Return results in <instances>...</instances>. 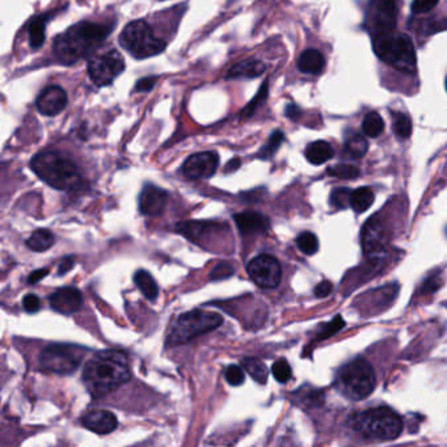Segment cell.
<instances>
[{
	"label": "cell",
	"mask_w": 447,
	"mask_h": 447,
	"mask_svg": "<svg viewBox=\"0 0 447 447\" xmlns=\"http://www.w3.org/2000/svg\"><path fill=\"white\" fill-rule=\"evenodd\" d=\"M131 376L128 358L122 351H104L96 353L83 370V382L94 397L110 394Z\"/></svg>",
	"instance_id": "cell-1"
},
{
	"label": "cell",
	"mask_w": 447,
	"mask_h": 447,
	"mask_svg": "<svg viewBox=\"0 0 447 447\" xmlns=\"http://www.w3.org/2000/svg\"><path fill=\"white\" fill-rule=\"evenodd\" d=\"M113 29L112 25L82 22L59 34L54 41V54L61 64H74L95 53Z\"/></svg>",
	"instance_id": "cell-2"
},
{
	"label": "cell",
	"mask_w": 447,
	"mask_h": 447,
	"mask_svg": "<svg viewBox=\"0 0 447 447\" xmlns=\"http://www.w3.org/2000/svg\"><path fill=\"white\" fill-rule=\"evenodd\" d=\"M31 168L43 182L58 191H74L85 182L74 161L57 151L37 154L31 161Z\"/></svg>",
	"instance_id": "cell-3"
},
{
	"label": "cell",
	"mask_w": 447,
	"mask_h": 447,
	"mask_svg": "<svg viewBox=\"0 0 447 447\" xmlns=\"http://www.w3.org/2000/svg\"><path fill=\"white\" fill-rule=\"evenodd\" d=\"M354 427L363 436L391 441L402 434L403 420L388 406L367 409L354 418Z\"/></svg>",
	"instance_id": "cell-4"
},
{
	"label": "cell",
	"mask_w": 447,
	"mask_h": 447,
	"mask_svg": "<svg viewBox=\"0 0 447 447\" xmlns=\"http://www.w3.org/2000/svg\"><path fill=\"white\" fill-rule=\"evenodd\" d=\"M337 387L351 400H363L376 386L373 366L365 358H356L344 365L337 374Z\"/></svg>",
	"instance_id": "cell-5"
},
{
	"label": "cell",
	"mask_w": 447,
	"mask_h": 447,
	"mask_svg": "<svg viewBox=\"0 0 447 447\" xmlns=\"http://www.w3.org/2000/svg\"><path fill=\"white\" fill-rule=\"evenodd\" d=\"M374 52L386 64L394 66L402 73L412 74L416 70L415 47L406 36H394L393 33L375 36Z\"/></svg>",
	"instance_id": "cell-6"
},
{
	"label": "cell",
	"mask_w": 447,
	"mask_h": 447,
	"mask_svg": "<svg viewBox=\"0 0 447 447\" xmlns=\"http://www.w3.org/2000/svg\"><path fill=\"white\" fill-rule=\"evenodd\" d=\"M222 323H224V318L217 312L203 311V309L189 311L186 314H182V316H179V319L176 320V323L173 324L168 336V344L170 345L186 344L207 332L217 330L219 325H222Z\"/></svg>",
	"instance_id": "cell-7"
},
{
	"label": "cell",
	"mask_w": 447,
	"mask_h": 447,
	"mask_svg": "<svg viewBox=\"0 0 447 447\" xmlns=\"http://www.w3.org/2000/svg\"><path fill=\"white\" fill-rule=\"evenodd\" d=\"M121 46L137 59H146L164 52L167 43L155 36L149 22H131L119 36Z\"/></svg>",
	"instance_id": "cell-8"
},
{
	"label": "cell",
	"mask_w": 447,
	"mask_h": 447,
	"mask_svg": "<svg viewBox=\"0 0 447 447\" xmlns=\"http://www.w3.org/2000/svg\"><path fill=\"white\" fill-rule=\"evenodd\" d=\"M87 349L73 344H52L40 354V366L46 373L70 375L83 362Z\"/></svg>",
	"instance_id": "cell-9"
},
{
	"label": "cell",
	"mask_w": 447,
	"mask_h": 447,
	"mask_svg": "<svg viewBox=\"0 0 447 447\" xmlns=\"http://www.w3.org/2000/svg\"><path fill=\"white\" fill-rule=\"evenodd\" d=\"M125 67L124 57L117 50H109L89 61L88 75L97 87H107L125 71Z\"/></svg>",
	"instance_id": "cell-10"
},
{
	"label": "cell",
	"mask_w": 447,
	"mask_h": 447,
	"mask_svg": "<svg viewBox=\"0 0 447 447\" xmlns=\"http://www.w3.org/2000/svg\"><path fill=\"white\" fill-rule=\"evenodd\" d=\"M397 0H372L366 13V27L375 36L391 33L396 27Z\"/></svg>",
	"instance_id": "cell-11"
},
{
	"label": "cell",
	"mask_w": 447,
	"mask_h": 447,
	"mask_svg": "<svg viewBox=\"0 0 447 447\" xmlns=\"http://www.w3.org/2000/svg\"><path fill=\"white\" fill-rule=\"evenodd\" d=\"M247 272L256 285L263 288H277L282 277V269L277 258L270 255L255 257L247 266Z\"/></svg>",
	"instance_id": "cell-12"
},
{
	"label": "cell",
	"mask_w": 447,
	"mask_h": 447,
	"mask_svg": "<svg viewBox=\"0 0 447 447\" xmlns=\"http://www.w3.org/2000/svg\"><path fill=\"white\" fill-rule=\"evenodd\" d=\"M362 248L365 255L376 260L383 255L388 244V233L383 221L375 215L370 218L362 228Z\"/></svg>",
	"instance_id": "cell-13"
},
{
	"label": "cell",
	"mask_w": 447,
	"mask_h": 447,
	"mask_svg": "<svg viewBox=\"0 0 447 447\" xmlns=\"http://www.w3.org/2000/svg\"><path fill=\"white\" fill-rule=\"evenodd\" d=\"M219 164V156L214 151L198 152L189 156L182 164V173L192 180L212 177Z\"/></svg>",
	"instance_id": "cell-14"
},
{
	"label": "cell",
	"mask_w": 447,
	"mask_h": 447,
	"mask_svg": "<svg viewBox=\"0 0 447 447\" xmlns=\"http://www.w3.org/2000/svg\"><path fill=\"white\" fill-rule=\"evenodd\" d=\"M168 201V192L155 186L152 184H147L143 186L139 194V210L140 213L149 217H159L164 212L166 205Z\"/></svg>",
	"instance_id": "cell-15"
},
{
	"label": "cell",
	"mask_w": 447,
	"mask_h": 447,
	"mask_svg": "<svg viewBox=\"0 0 447 447\" xmlns=\"http://www.w3.org/2000/svg\"><path fill=\"white\" fill-rule=\"evenodd\" d=\"M67 103L68 98L64 88H61L59 85H49L40 94V96L37 97L36 104L41 115L54 117L64 110Z\"/></svg>",
	"instance_id": "cell-16"
},
{
	"label": "cell",
	"mask_w": 447,
	"mask_h": 447,
	"mask_svg": "<svg viewBox=\"0 0 447 447\" xmlns=\"http://www.w3.org/2000/svg\"><path fill=\"white\" fill-rule=\"evenodd\" d=\"M52 309L64 315H71L78 312L83 306V295L80 290L71 286L58 288L49 297Z\"/></svg>",
	"instance_id": "cell-17"
},
{
	"label": "cell",
	"mask_w": 447,
	"mask_h": 447,
	"mask_svg": "<svg viewBox=\"0 0 447 447\" xmlns=\"http://www.w3.org/2000/svg\"><path fill=\"white\" fill-rule=\"evenodd\" d=\"M82 423L88 430L100 434V436L115 432L118 425L116 415L109 411H104V409H95V411L85 413L82 418Z\"/></svg>",
	"instance_id": "cell-18"
},
{
	"label": "cell",
	"mask_w": 447,
	"mask_h": 447,
	"mask_svg": "<svg viewBox=\"0 0 447 447\" xmlns=\"http://www.w3.org/2000/svg\"><path fill=\"white\" fill-rule=\"evenodd\" d=\"M235 224L240 234H264L269 228V221L265 215L257 212H243L234 215Z\"/></svg>",
	"instance_id": "cell-19"
},
{
	"label": "cell",
	"mask_w": 447,
	"mask_h": 447,
	"mask_svg": "<svg viewBox=\"0 0 447 447\" xmlns=\"http://www.w3.org/2000/svg\"><path fill=\"white\" fill-rule=\"evenodd\" d=\"M266 66L261 61L247 59L233 66L227 73L226 79H255L265 73Z\"/></svg>",
	"instance_id": "cell-20"
},
{
	"label": "cell",
	"mask_w": 447,
	"mask_h": 447,
	"mask_svg": "<svg viewBox=\"0 0 447 447\" xmlns=\"http://www.w3.org/2000/svg\"><path fill=\"white\" fill-rule=\"evenodd\" d=\"M325 66L324 55L316 49L305 50L299 57L298 68L303 74H320Z\"/></svg>",
	"instance_id": "cell-21"
},
{
	"label": "cell",
	"mask_w": 447,
	"mask_h": 447,
	"mask_svg": "<svg viewBox=\"0 0 447 447\" xmlns=\"http://www.w3.org/2000/svg\"><path fill=\"white\" fill-rule=\"evenodd\" d=\"M335 155V149L325 140H316L311 143L306 149V158L311 164L320 166L332 159Z\"/></svg>",
	"instance_id": "cell-22"
},
{
	"label": "cell",
	"mask_w": 447,
	"mask_h": 447,
	"mask_svg": "<svg viewBox=\"0 0 447 447\" xmlns=\"http://www.w3.org/2000/svg\"><path fill=\"white\" fill-rule=\"evenodd\" d=\"M49 15H38L29 24V43L32 49H40L46 38V24Z\"/></svg>",
	"instance_id": "cell-23"
},
{
	"label": "cell",
	"mask_w": 447,
	"mask_h": 447,
	"mask_svg": "<svg viewBox=\"0 0 447 447\" xmlns=\"http://www.w3.org/2000/svg\"><path fill=\"white\" fill-rule=\"evenodd\" d=\"M134 282L138 286L139 290L142 291V294L149 300H155L158 298V295H159L158 284L147 270L139 269L138 272L134 274Z\"/></svg>",
	"instance_id": "cell-24"
},
{
	"label": "cell",
	"mask_w": 447,
	"mask_h": 447,
	"mask_svg": "<svg viewBox=\"0 0 447 447\" xmlns=\"http://www.w3.org/2000/svg\"><path fill=\"white\" fill-rule=\"evenodd\" d=\"M54 243H55V236L50 230H46V228L34 231L27 240L28 248L34 252H45L50 249Z\"/></svg>",
	"instance_id": "cell-25"
},
{
	"label": "cell",
	"mask_w": 447,
	"mask_h": 447,
	"mask_svg": "<svg viewBox=\"0 0 447 447\" xmlns=\"http://www.w3.org/2000/svg\"><path fill=\"white\" fill-rule=\"evenodd\" d=\"M375 201L373 189L363 186L351 192V207L356 213H365Z\"/></svg>",
	"instance_id": "cell-26"
},
{
	"label": "cell",
	"mask_w": 447,
	"mask_h": 447,
	"mask_svg": "<svg viewBox=\"0 0 447 447\" xmlns=\"http://www.w3.org/2000/svg\"><path fill=\"white\" fill-rule=\"evenodd\" d=\"M345 149L353 159H361L369 149V143L362 134L353 133L345 140Z\"/></svg>",
	"instance_id": "cell-27"
},
{
	"label": "cell",
	"mask_w": 447,
	"mask_h": 447,
	"mask_svg": "<svg viewBox=\"0 0 447 447\" xmlns=\"http://www.w3.org/2000/svg\"><path fill=\"white\" fill-rule=\"evenodd\" d=\"M245 372L252 376L257 383L265 384L268 381V369L265 363L257 358H244L242 361Z\"/></svg>",
	"instance_id": "cell-28"
},
{
	"label": "cell",
	"mask_w": 447,
	"mask_h": 447,
	"mask_svg": "<svg viewBox=\"0 0 447 447\" xmlns=\"http://www.w3.org/2000/svg\"><path fill=\"white\" fill-rule=\"evenodd\" d=\"M362 130L365 135L370 138L379 137L384 130L383 118L381 117L379 113L376 112H370L363 119Z\"/></svg>",
	"instance_id": "cell-29"
},
{
	"label": "cell",
	"mask_w": 447,
	"mask_h": 447,
	"mask_svg": "<svg viewBox=\"0 0 447 447\" xmlns=\"http://www.w3.org/2000/svg\"><path fill=\"white\" fill-rule=\"evenodd\" d=\"M297 245L299 251L305 255H315L319 251V240L316 235L309 231H305L297 237Z\"/></svg>",
	"instance_id": "cell-30"
},
{
	"label": "cell",
	"mask_w": 447,
	"mask_h": 447,
	"mask_svg": "<svg viewBox=\"0 0 447 447\" xmlns=\"http://www.w3.org/2000/svg\"><path fill=\"white\" fill-rule=\"evenodd\" d=\"M284 140H285V134H284L282 131H279V130H276V131L270 135V138L268 140L265 146L258 151L257 156H258L260 159L264 160L272 158V156L277 152V149H279V146L282 145Z\"/></svg>",
	"instance_id": "cell-31"
},
{
	"label": "cell",
	"mask_w": 447,
	"mask_h": 447,
	"mask_svg": "<svg viewBox=\"0 0 447 447\" xmlns=\"http://www.w3.org/2000/svg\"><path fill=\"white\" fill-rule=\"evenodd\" d=\"M327 172L332 177H336V179H340V180L357 179L360 176V173H361L356 166H351V164H336V166L328 168Z\"/></svg>",
	"instance_id": "cell-32"
},
{
	"label": "cell",
	"mask_w": 447,
	"mask_h": 447,
	"mask_svg": "<svg viewBox=\"0 0 447 447\" xmlns=\"http://www.w3.org/2000/svg\"><path fill=\"white\" fill-rule=\"evenodd\" d=\"M269 85V82L265 80L264 85H261L260 91L257 92V95L254 97V100L245 107L243 113H242L244 117H252L256 110L265 103L268 95H269V85Z\"/></svg>",
	"instance_id": "cell-33"
},
{
	"label": "cell",
	"mask_w": 447,
	"mask_h": 447,
	"mask_svg": "<svg viewBox=\"0 0 447 447\" xmlns=\"http://www.w3.org/2000/svg\"><path fill=\"white\" fill-rule=\"evenodd\" d=\"M395 134L400 139H408L412 134V122L404 113H396L394 117Z\"/></svg>",
	"instance_id": "cell-34"
},
{
	"label": "cell",
	"mask_w": 447,
	"mask_h": 447,
	"mask_svg": "<svg viewBox=\"0 0 447 447\" xmlns=\"http://www.w3.org/2000/svg\"><path fill=\"white\" fill-rule=\"evenodd\" d=\"M272 374L274 376V379L279 382V383H286L291 376H293V372H291V367L288 365V361L285 358H281L277 360L276 362L273 363L272 366Z\"/></svg>",
	"instance_id": "cell-35"
},
{
	"label": "cell",
	"mask_w": 447,
	"mask_h": 447,
	"mask_svg": "<svg viewBox=\"0 0 447 447\" xmlns=\"http://www.w3.org/2000/svg\"><path fill=\"white\" fill-rule=\"evenodd\" d=\"M351 191L349 188H337L330 194V203L337 209L351 206Z\"/></svg>",
	"instance_id": "cell-36"
},
{
	"label": "cell",
	"mask_w": 447,
	"mask_h": 447,
	"mask_svg": "<svg viewBox=\"0 0 447 447\" xmlns=\"http://www.w3.org/2000/svg\"><path fill=\"white\" fill-rule=\"evenodd\" d=\"M344 327H345V321H344L341 315H337L332 321L323 325V328H321L319 335H318V340L328 339L330 336L336 335V333H337L339 330H342Z\"/></svg>",
	"instance_id": "cell-37"
},
{
	"label": "cell",
	"mask_w": 447,
	"mask_h": 447,
	"mask_svg": "<svg viewBox=\"0 0 447 447\" xmlns=\"http://www.w3.org/2000/svg\"><path fill=\"white\" fill-rule=\"evenodd\" d=\"M224 376H226L227 383L231 384V386H235V387H236V386H240L242 383H244V370H243L240 366H237V365H231V366H228V367L226 369Z\"/></svg>",
	"instance_id": "cell-38"
},
{
	"label": "cell",
	"mask_w": 447,
	"mask_h": 447,
	"mask_svg": "<svg viewBox=\"0 0 447 447\" xmlns=\"http://www.w3.org/2000/svg\"><path fill=\"white\" fill-rule=\"evenodd\" d=\"M234 266L227 264V263H221L219 265L215 266L210 274V278L213 281H218V279H224V278H228L230 276L234 274Z\"/></svg>",
	"instance_id": "cell-39"
},
{
	"label": "cell",
	"mask_w": 447,
	"mask_h": 447,
	"mask_svg": "<svg viewBox=\"0 0 447 447\" xmlns=\"http://www.w3.org/2000/svg\"><path fill=\"white\" fill-rule=\"evenodd\" d=\"M442 285H444L442 277L438 276V274H434L432 277L426 278L424 285L421 286L420 290L424 294H432V293H436L439 288H442Z\"/></svg>",
	"instance_id": "cell-40"
},
{
	"label": "cell",
	"mask_w": 447,
	"mask_h": 447,
	"mask_svg": "<svg viewBox=\"0 0 447 447\" xmlns=\"http://www.w3.org/2000/svg\"><path fill=\"white\" fill-rule=\"evenodd\" d=\"M439 0H413L412 11L415 13H425L432 11Z\"/></svg>",
	"instance_id": "cell-41"
},
{
	"label": "cell",
	"mask_w": 447,
	"mask_h": 447,
	"mask_svg": "<svg viewBox=\"0 0 447 447\" xmlns=\"http://www.w3.org/2000/svg\"><path fill=\"white\" fill-rule=\"evenodd\" d=\"M22 307H24V309H25L27 312H29V314L37 312V311L40 309V307H41L40 298H38L36 294H28V295H25L24 299H22Z\"/></svg>",
	"instance_id": "cell-42"
},
{
	"label": "cell",
	"mask_w": 447,
	"mask_h": 447,
	"mask_svg": "<svg viewBox=\"0 0 447 447\" xmlns=\"http://www.w3.org/2000/svg\"><path fill=\"white\" fill-rule=\"evenodd\" d=\"M158 82V78L156 76H147V78H142L139 79L135 85V89L138 92H149L154 87L155 83Z\"/></svg>",
	"instance_id": "cell-43"
},
{
	"label": "cell",
	"mask_w": 447,
	"mask_h": 447,
	"mask_svg": "<svg viewBox=\"0 0 447 447\" xmlns=\"http://www.w3.org/2000/svg\"><path fill=\"white\" fill-rule=\"evenodd\" d=\"M332 288H333V285L330 284V281H321L319 285H316L314 288V294L316 298H327L332 293Z\"/></svg>",
	"instance_id": "cell-44"
},
{
	"label": "cell",
	"mask_w": 447,
	"mask_h": 447,
	"mask_svg": "<svg viewBox=\"0 0 447 447\" xmlns=\"http://www.w3.org/2000/svg\"><path fill=\"white\" fill-rule=\"evenodd\" d=\"M75 265V257L74 256H67L64 257L62 261L59 263L58 265V276H64L67 274Z\"/></svg>",
	"instance_id": "cell-45"
},
{
	"label": "cell",
	"mask_w": 447,
	"mask_h": 447,
	"mask_svg": "<svg viewBox=\"0 0 447 447\" xmlns=\"http://www.w3.org/2000/svg\"><path fill=\"white\" fill-rule=\"evenodd\" d=\"M49 274V269H37L28 276V284H37Z\"/></svg>",
	"instance_id": "cell-46"
},
{
	"label": "cell",
	"mask_w": 447,
	"mask_h": 447,
	"mask_svg": "<svg viewBox=\"0 0 447 447\" xmlns=\"http://www.w3.org/2000/svg\"><path fill=\"white\" fill-rule=\"evenodd\" d=\"M285 115H286L290 119H298V118L300 117V115H302V112H300V109H299L297 105L290 104V105L286 107Z\"/></svg>",
	"instance_id": "cell-47"
},
{
	"label": "cell",
	"mask_w": 447,
	"mask_h": 447,
	"mask_svg": "<svg viewBox=\"0 0 447 447\" xmlns=\"http://www.w3.org/2000/svg\"><path fill=\"white\" fill-rule=\"evenodd\" d=\"M240 166H242V161L237 159V158H235V159L227 163V166H226V172H227V173H228V172H235V170H237Z\"/></svg>",
	"instance_id": "cell-48"
},
{
	"label": "cell",
	"mask_w": 447,
	"mask_h": 447,
	"mask_svg": "<svg viewBox=\"0 0 447 447\" xmlns=\"http://www.w3.org/2000/svg\"><path fill=\"white\" fill-rule=\"evenodd\" d=\"M446 89H447V79H446Z\"/></svg>",
	"instance_id": "cell-49"
}]
</instances>
